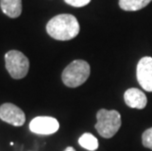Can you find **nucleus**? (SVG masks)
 <instances>
[{
  "instance_id": "obj_7",
  "label": "nucleus",
  "mask_w": 152,
  "mask_h": 151,
  "mask_svg": "<svg viewBox=\"0 0 152 151\" xmlns=\"http://www.w3.org/2000/svg\"><path fill=\"white\" fill-rule=\"evenodd\" d=\"M137 82L144 90L152 92V58L143 57L137 67Z\"/></svg>"
},
{
  "instance_id": "obj_9",
  "label": "nucleus",
  "mask_w": 152,
  "mask_h": 151,
  "mask_svg": "<svg viewBox=\"0 0 152 151\" xmlns=\"http://www.w3.org/2000/svg\"><path fill=\"white\" fill-rule=\"evenodd\" d=\"M0 7L9 18H18L22 14V0H0Z\"/></svg>"
},
{
  "instance_id": "obj_3",
  "label": "nucleus",
  "mask_w": 152,
  "mask_h": 151,
  "mask_svg": "<svg viewBox=\"0 0 152 151\" xmlns=\"http://www.w3.org/2000/svg\"><path fill=\"white\" fill-rule=\"evenodd\" d=\"M97 123L95 124V128L97 133L102 137L111 139L121 128L122 120L121 115L116 110H106L100 109L96 114Z\"/></svg>"
},
{
  "instance_id": "obj_13",
  "label": "nucleus",
  "mask_w": 152,
  "mask_h": 151,
  "mask_svg": "<svg viewBox=\"0 0 152 151\" xmlns=\"http://www.w3.org/2000/svg\"><path fill=\"white\" fill-rule=\"evenodd\" d=\"M91 0H65L67 4H69L73 7H83L87 5Z\"/></svg>"
},
{
  "instance_id": "obj_6",
  "label": "nucleus",
  "mask_w": 152,
  "mask_h": 151,
  "mask_svg": "<svg viewBox=\"0 0 152 151\" xmlns=\"http://www.w3.org/2000/svg\"><path fill=\"white\" fill-rule=\"evenodd\" d=\"M0 119L12 126L21 127L26 122V115L15 104L4 103L0 106Z\"/></svg>"
},
{
  "instance_id": "obj_11",
  "label": "nucleus",
  "mask_w": 152,
  "mask_h": 151,
  "mask_svg": "<svg viewBox=\"0 0 152 151\" xmlns=\"http://www.w3.org/2000/svg\"><path fill=\"white\" fill-rule=\"evenodd\" d=\"M79 144L83 148L89 151H94L98 148L99 144L97 139L91 133H83L82 136L79 139Z\"/></svg>"
},
{
  "instance_id": "obj_8",
  "label": "nucleus",
  "mask_w": 152,
  "mask_h": 151,
  "mask_svg": "<svg viewBox=\"0 0 152 151\" xmlns=\"http://www.w3.org/2000/svg\"><path fill=\"white\" fill-rule=\"evenodd\" d=\"M124 100L129 107L135 109H144L147 104L146 95L138 88H129L126 90Z\"/></svg>"
},
{
  "instance_id": "obj_4",
  "label": "nucleus",
  "mask_w": 152,
  "mask_h": 151,
  "mask_svg": "<svg viewBox=\"0 0 152 151\" xmlns=\"http://www.w3.org/2000/svg\"><path fill=\"white\" fill-rule=\"evenodd\" d=\"M5 67L13 79L21 80L28 75L30 61L21 51L10 50L5 54Z\"/></svg>"
},
{
  "instance_id": "obj_10",
  "label": "nucleus",
  "mask_w": 152,
  "mask_h": 151,
  "mask_svg": "<svg viewBox=\"0 0 152 151\" xmlns=\"http://www.w3.org/2000/svg\"><path fill=\"white\" fill-rule=\"evenodd\" d=\"M151 1L152 0H119V5L125 11H138Z\"/></svg>"
},
{
  "instance_id": "obj_2",
  "label": "nucleus",
  "mask_w": 152,
  "mask_h": 151,
  "mask_svg": "<svg viewBox=\"0 0 152 151\" xmlns=\"http://www.w3.org/2000/svg\"><path fill=\"white\" fill-rule=\"evenodd\" d=\"M90 75V66L85 60H75L62 73V82L68 88H75L85 83Z\"/></svg>"
},
{
  "instance_id": "obj_1",
  "label": "nucleus",
  "mask_w": 152,
  "mask_h": 151,
  "mask_svg": "<svg viewBox=\"0 0 152 151\" xmlns=\"http://www.w3.org/2000/svg\"><path fill=\"white\" fill-rule=\"evenodd\" d=\"M46 31L56 40L66 41L75 38L80 33V24L75 16L60 14L53 17L46 25Z\"/></svg>"
},
{
  "instance_id": "obj_5",
  "label": "nucleus",
  "mask_w": 152,
  "mask_h": 151,
  "mask_svg": "<svg viewBox=\"0 0 152 151\" xmlns=\"http://www.w3.org/2000/svg\"><path fill=\"white\" fill-rule=\"evenodd\" d=\"M30 130L34 133L41 134V136H48V134L56 133L59 130V122L52 117H35L31 121Z\"/></svg>"
},
{
  "instance_id": "obj_12",
  "label": "nucleus",
  "mask_w": 152,
  "mask_h": 151,
  "mask_svg": "<svg viewBox=\"0 0 152 151\" xmlns=\"http://www.w3.org/2000/svg\"><path fill=\"white\" fill-rule=\"evenodd\" d=\"M142 144L144 147L152 150V128H149L142 133Z\"/></svg>"
},
{
  "instance_id": "obj_14",
  "label": "nucleus",
  "mask_w": 152,
  "mask_h": 151,
  "mask_svg": "<svg viewBox=\"0 0 152 151\" xmlns=\"http://www.w3.org/2000/svg\"><path fill=\"white\" fill-rule=\"evenodd\" d=\"M65 151H76V150H75V148H74V147L69 146V147H67V148L65 149Z\"/></svg>"
}]
</instances>
